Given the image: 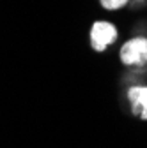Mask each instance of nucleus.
I'll return each instance as SVG.
<instances>
[{"label":"nucleus","instance_id":"3","mask_svg":"<svg viewBox=\"0 0 147 148\" xmlns=\"http://www.w3.org/2000/svg\"><path fill=\"white\" fill-rule=\"evenodd\" d=\"M128 101L131 104L133 115H138L142 120H147V86L135 85L128 90Z\"/></svg>","mask_w":147,"mask_h":148},{"label":"nucleus","instance_id":"2","mask_svg":"<svg viewBox=\"0 0 147 148\" xmlns=\"http://www.w3.org/2000/svg\"><path fill=\"white\" fill-rule=\"evenodd\" d=\"M89 37H90V46H92V49L98 51V53H103L106 48H110L119 39V30L114 23L99 20V21L92 23Z\"/></svg>","mask_w":147,"mask_h":148},{"label":"nucleus","instance_id":"1","mask_svg":"<svg viewBox=\"0 0 147 148\" xmlns=\"http://www.w3.org/2000/svg\"><path fill=\"white\" fill-rule=\"evenodd\" d=\"M119 58L128 67H144L147 65V37L137 35L128 39L119 51Z\"/></svg>","mask_w":147,"mask_h":148},{"label":"nucleus","instance_id":"4","mask_svg":"<svg viewBox=\"0 0 147 148\" xmlns=\"http://www.w3.org/2000/svg\"><path fill=\"white\" fill-rule=\"evenodd\" d=\"M130 2L131 0H99L101 7L106 9V11H119L122 7H126Z\"/></svg>","mask_w":147,"mask_h":148}]
</instances>
